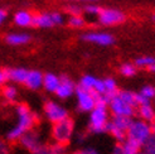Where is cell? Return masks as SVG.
I'll return each mask as SVG.
<instances>
[{"mask_svg": "<svg viewBox=\"0 0 155 154\" xmlns=\"http://www.w3.org/2000/svg\"><path fill=\"white\" fill-rule=\"evenodd\" d=\"M39 116L24 102L15 105V122L6 133L5 139L9 143H18V140L29 130L37 128Z\"/></svg>", "mask_w": 155, "mask_h": 154, "instance_id": "obj_1", "label": "cell"}, {"mask_svg": "<svg viewBox=\"0 0 155 154\" xmlns=\"http://www.w3.org/2000/svg\"><path fill=\"white\" fill-rule=\"evenodd\" d=\"M28 71L29 70H27L24 67H9L4 70L6 81L14 85H24Z\"/></svg>", "mask_w": 155, "mask_h": 154, "instance_id": "obj_15", "label": "cell"}, {"mask_svg": "<svg viewBox=\"0 0 155 154\" xmlns=\"http://www.w3.org/2000/svg\"><path fill=\"white\" fill-rule=\"evenodd\" d=\"M121 144V147L124 149V152H125L126 154H137L139 152H141V145H139L137 143L130 140V139H125Z\"/></svg>", "mask_w": 155, "mask_h": 154, "instance_id": "obj_24", "label": "cell"}, {"mask_svg": "<svg viewBox=\"0 0 155 154\" xmlns=\"http://www.w3.org/2000/svg\"><path fill=\"white\" fill-rule=\"evenodd\" d=\"M64 12L69 15H83V8H81L77 3H69L64 6Z\"/></svg>", "mask_w": 155, "mask_h": 154, "instance_id": "obj_27", "label": "cell"}, {"mask_svg": "<svg viewBox=\"0 0 155 154\" xmlns=\"http://www.w3.org/2000/svg\"><path fill=\"white\" fill-rule=\"evenodd\" d=\"M151 128H153V133H155V119L151 121Z\"/></svg>", "mask_w": 155, "mask_h": 154, "instance_id": "obj_39", "label": "cell"}, {"mask_svg": "<svg viewBox=\"0 0 155 154\" xmlns=\"http://www.w3.org/2000/svg\"><path fill=\"white\" fill-rule=\"evenodd\" d=\"M61 82V76L56 75V73H52V72H48V73H44L43 76V90L48 94H54L58 87V85Z\"/></svg>", "mask_w": 155, "mask_h": 154, "instance_id": "obj_20", "label": "cell"}, {"mask_svg": "<svg viewBox=\"0 0 155 154\" xmlns=\"http://www.w3.org/2000/svg\"><path fill=\"white\" fill-rule=\"evenodd\" d=\"M88 121H87V132L88 134H102L106 133L108 122L111 119V114L107 105L98 104L95 109L88 112Z\"/></svg>", "mask_w": 155, "mask_h": 154, "instance_id": "obj_3", "label": "cell"}, {"mask_svg": "<svg viewBox=\"0 0 155 154\" xmlns=\"http://www.w3.org/2000/svg\"><path fill=\"white\" fill-rule=\"evenodd\" d=\"M81 39L87 43L101 45V47H110V45L115 43V37L111 33L102 32V30H88V32H84L81 35Z\"/></svg>", "mask_w": 155, "mask_h": 154, "instance_id": "obj_11", "label": "cell"}, {"mask_svg": "<svg viewBox=\"0 0 155 154\" xmlns=\"http://www.w3.org/2000/svg\"><path fill=\"white\" fill-rule=\"evenodd\" d=\"M43 116L51 124H56L69 118L68 109L56 100H45L43 104Z\"/></svg>", "mask_w": 155, "mask_h": 154, "instance_id": "obj_6", "label": "cell"}, {"mask_svg": "<svg viewBox=\"0 0 155 154\" xmlns=\"http://www.w3.org/2000/svg\"><path fill=\"white\" fill-rule=\"evenodd\" d=\"M0 154H10V143L0 136Z\"/></svg>", "mask_w": 155, "mask_h": 154, "instance_id": "obj_31", "label": "cell"}, {"mask_svg": "<svg viewBox=\"0 0 155 154\" xmlns=\"http://www.w3.org/2000/svg\"><path fill=\"white\" fill-rule=\"evenodd\" d=\"M100 10H101V6H98L96 4H86L83 6V14H87L90 17H97Z\"/></svg>", "mask_w": 155, "mask_h": 154, "instance_id": "obj_29", "label": "cell"}, {"mask_svg": "<svg viewBox=\"0 0 155 154\" xmlns=\"http://www.w3.org/2000/svg\"><path fill=\"white\" fill-rule=\"evenodd\" d=\"M153 102H154V104H153V105H154V107H155V100H154V101H153Z\"/></svg>", "mask_w": 155, "mask_h": 154, "instance_id": "obj_43", "label": "cell"}, {"mask_svg": "<svg viewBox=\"0 0 155 154\" xmlns=\"http://www.w3.org/2000/svg\"><path fill=\"white\" fill-rule=\"evenodd\" d=\"M66 18L64 14L61 12H43V13H38L34 14V22H33V27L35 28H41V29H49L64 24Z\"/></svg>", "mask_w": 155, "mask_h": 154, "instance_id": "obj_7", "label": "cell"}, {"mask_svg": "<svg viewBox=\"0 0 155 154\" xmlns=\"http://www.w3.org/2000/svg\"><path fill=\"white\" fill-rule=\"evenodd\" d=\"M76 101H77V110L81 112H90L92 109L100 104V95L92 91L84 90L77 86L76 89Z\"/></svg>", "mask_w": 155, "mask_h": 154, "instance_id": "obj_8", "label": "cell"}, {"mask_svg": "<svg viewBox=\"0 0 155 154\" xmlns=\"http://www.w3.org/2000/svg\"><path fill=\"white\" fill-rule=\"evenodd\" d=\"M151 134H153L151 122L144 121L139 118H133L130 121L129 128H127L126 139L133 140L143 147L145 142L151 136Z\"/></svg>", "mask_w": 155, "mask_h": 154, "instance_id": "obj_5", "label": "cell"}, {"mask_svg": "<svg viewBox=\"0 0 155 154\" xmlns=\"http://www.w3.org/2000/svg\"><path fill=\"white\" fill-rule=\"evenodd\" d=\"M67 2H71V3H72V0H67Z\"/></svg>", "mask_w": 155, "mask_h": 154, "instance_id": "obj_44", "label": "cell"}, {"mask_svg": "<svg viewBox=\"0 0 155 154\" xmlns=\"http://www.w3.org/2000/svg\"><path fill=\"white\" fill-rule=\"evenodd\" d=\"M149 71H151V72H154V73H155V65H154V66H153V67L150 68V70H149Z\"/></svg>", "mask_w": 155, "mask_h": 154, "instance_id": "obj_40", "label": "cell"}, {"mask_svg": "<svg viewBox=\"0 0 155 154\" xmlns=\"http://www.w3.org/2000/svg\"><path fill=\"white\" fill-rule=\"evenodd\" d=\"M72 154H100L95 148H82V149H77Z\"/></svg>", "mask_w": 155, "mask_h": 154, "instance_id": "obj_33", "label": "cell"}, {"mask_svg": "<svg viewBox=\"0 0 155 154\" xmlns=\"http://www.w3.org/2000/svg\"><path fill=\"white\" fill-rule=\"evenodd\" d=\"M18 143L23 149H25L29 153H33L35 149H38L43 144V139H42L41 133L37 129H33V130L27 132L18 140Z\"/></svg>", "mask_w": 155, "mask_h": 154, "instance_id": "obj_12", "label": "cell"}, {"mask_svg": "<svg viewBox=\"0 0 155 154\" xmlns=\"http://www.w3.org/2000/svg\"><path fill=\"white\" fill-rule=\"evenodd\" d=\"M76 89H77V83L71 77H68L67 75H63V76H61V82L58 85L56 92H54V95L59 100H68L72 96H74Z\"/></svg>", "mask_w": 155, "mask_h": 154, "instance_id": "obj_13", "label": "cell"}, {"mask_svg": "<svg viewBox=\"0 0 155 154\" xmlns=\"http://www.w3.org/2000/svg\"><path fill=\"white\" fill-rule=\"evenodd\" d=\"M5 43L13 45V47H20V45H25L32 41V35L25 32H12L5 35Z\"/></svg>", "mask_w": 155, "mask_h": 154, "instance_id": "obj_18", "label": "cell"}, {"mask_svg": "<svg viewBox=\"0 0 155 154\" xmlns=\"http://www.w3.org/2000/svg\"><path fill=\"white\" fill-rule=\"evenodd\" d=\"M87 134H88V132H80V133H77V134H74V136L77 138V142L78 143H82L84 139L87 138Z\"/></svg>", "mask_w": 155, "mask_h": 154, "instance_id": "obj_35", "label": "cell"}, {"mask_svg": "<svg viewBox=\"0 0 155 154\" xmlns=\"http://www.w3.org/2000/svg\"><path fill=\"white\" fill-rule=\"evenodd\" d=\"M151 18H153V20H154V22H155V13H154V14H153V17H151Z\"/></svg>", "mask_w": 155, "mask_h": 154, "instance_id": "obj_41", "label": "cell"}, {"mask_svg": "<svg viewBox=\"0 0 155 154\" xmlns=\"http://www.w3.org/2000/svg\"><path fill=\"white\" fill-rule=\"evenodd\" d=\"M136 118L141 119L144 121H148L151 122L155 119V107L153 105V102L150 104H143V105H139L136 107Z\"/></svg>", "mask_w": 155, "mask_h": 154, "instance_id": "obj_21", "label": "cell"}, {"mask_svg": "<svg viewBox=\"0 0 155 154\" xmlns=\"http://www.w3.org/2000/svg\"><path fill=\"white\" fill-rule=\"evenodd\" d=\"M6 82V79H5V72L4 70H0V89H2V86Z\"/></svg>", "mask_w": 155, "mask_h": 154, "instance_id": "obj_38", "label": "cell"}, {"mask_svg": "<svg viewBox=\"0 0 155 154\" xmlns=\"http://www.w3.org/2000/svg\"><path fill=\"white\" fill-rule=\"evenodd\" d=\"M30 154H54L53 149H52V144H45L43 143L38 149H35L33 153Z\"/></svg>", "mask_w": 155, "mask_h": 154, "instance_id": "obj_30", "label": "cell"}, {"mask_svg": "<svg viewBox=\"0 0 155 154\" xmlns=\"http://www.w3.org/2000/svg\"><path fill=\"white\" fill-rule=\"evenodd\" d=\"M77 86L84 90L92 91L100 96L104 95V80L98 79V77L94 75H83L80 79L78 83H77Z\"/></svg>", "mask_w": 155, "mask_h": 154, "instance_id": "obj_14", "label": "cell"}, {"mask_svg": "<svg viewBox=\"0 0 155 154\" xmlns=\"http://www.w3.org/2000/svg\"><path fill=\"white\" fill-rule=\"evenodd\" d=\"M111 116H125L133 119L136 115L137 92L130 90H119L107 102Z\"/></svg>", "mask_w": 155, "mask_h": 154, "instance_id": "obj_2", "label": "cell"}, {"mask_svg": "<svg viewBox=\"0 0 155 154\" xmlns=\"http://www.w3.org/2000/svg\"><path fill=\"white\" fill-rule=\"evenodd\" d=\"M141 150L145 154H155V133H153L151 136L145 142Z\"/></svg>", "mask_w": 155, "mask_h": 154, "instance_id": "obj_28", "label": "cell"}, {"mask_svg": "<svg viewBox=\"0 0 155 154\" xmlns=\"http://www.w3.org/2000/svg\"><path fill=\"white\" fill-rule=\"evenodd\" d=\"M119 71L121 73V76L124 77H134L137 72V68L136 66L134 65V62L131 63V62H125V63H122L119 68Z\"/></svg>", "mask_w": 155, "mask_h": 154, "instance_id": "obj_26", "label": "cell"}, {"mask_svg": "<svg viewBox=\"0 0 155 154\" xmlns=\"http://www.w3.org/2000/svg\"><path fill=\"white\" fill-rule=\"evenodd\" d=\"M8 18V13L5 9H3V8H0V25L4 24V22Z\"/></svg>", "mask_w": 155, "mask_h": 154, "instance_id": "obj_36", "label": "cell"}, {"mask_svg": "<svg viewBox=\"0 0 155 154\" xmlns=\"http://www.w3.org/2000/svg\"><path fill=\"white\" fill-rule=\"evenodd\" d=\"M130 121H131L130 118L111 116L106 133L110 134L116 140V143H122L126 139V133H127V128L130 125Z\"/></svg>", "mask_w": 155, "mask_h": 154, "instance_id": "obj_9", "label": "cell"}, {"mask_svg": "<svg viewBox=\"0 0 155 154\" xmlns=\"http://www.w3.org/2000/svg\"><path fill=\"white\" fill-rule=\"evenodd\" d=\"M66 22H67V25L73 29H82L86 27V23H87L83 15H69L66 19Z\"/></svg>", "mask_w": 155, "mask_h": 154, "instance_id": "obj_23", "label": "cell"}, {"mask_svg": "<svg viewBox=\"0 0 155 154\" xmlns=\"http://www.w3.org/2000/svg\"><path fill=\"white\" fill-rule=\"evenodd\" d=\"M76 134V124L74 120L69 116L56 124H52L51 138L53 143H58L62 145H67L71 143Z\"/></svg>", "mask_w": 155, "mask_h": 154, "instance_id": "obj_4", "label": "cell"}, {"mask_svg": "<svg viewBox=\"0 0 155 154\" xmlns=\"http://www.w3.org/2000/svg\"><path fill=\"white\" fill-rule=\"evenodd\" d=\"M139 95L143 99H145L146 101L153 102L155 100V86L153 85H144V86L139 91Z\"/></svg>", "mask_w": 155, "mask_h": 154, "instance_id": "obj_25", "label": "cell"}, {"mask_svg": "<svg viewBox=\"0 0 155 154\" xmlns=\"http://www.w3.org/2000/svg\"><path fill=\"white\" fill-rule=\"evenodd\" d=\"M111 154H126V153L124 152V149H122V147H121V144H120V143H116V145L114 147Z\"/></svg>", "mask_w": 155, "mask_h": 154, "instance_id": "obj_34", "label": "cell"}, {"mask_svg": "<svg viewBox=\"0 0 155 154\" xmlns=\"http://www.w3.org/2000/svg\"><path fill=\"white\" fill-rule=\"evenodd\" d=\"M137 154H145V153H144V152H143V150H141V152H139V153H137Z\"/></svg>", "mask_w": 155, "mask_h": 154, "instance_id": "obj_42", "label": "cell"}, {"mask_svg": "<svg viewBox=\"0 0 155 154\" xmlns=\"http://www.w3.org/2000/svg\"><path fill=\"white\" fill-rule=\"evenodd\" d=\"M52 149L54 154H67V145H62L58 143H52Z\"/></svg>", "mask_w": 155, "mask_h": 154, "instance_id": "obj_32", "label": "cell"}, {"mask_svg": "<svg viewBox=\"0 0 155 154\" xmlns=\"http://www.w3.org/2000/svg\"><path fill=\"white\" fill-rule=\"evenodd\" d=\"M43 76L44 73H42L38 70H29L27 79L24 81V86L30 90V91H39L43 87Z\"/></svg>", "mask_w": 155, "mask_h": 154, "instance_id": "obj_17", "label": "cell"}, {"mask_svg": "<svg viewBox=\"0 0 155 154\" xmlns=\"http://www.w3.org/2000/svg\"><path fill=\"white\" fill-rule=\"evenodd\" d=\"M96 19L98 24L104 27H115L122 24L126 20V14L116 8H101Z\"/></svg>", "mask_w": 155, "mask_h": 154, "instance_id": "obj_10", "label": "cell"}, {"mask_svg": "<svg viewBox=\"0 0 155 154\" xmlns=\"http://www.w3.org/2000/svg\"><path fill=\"white\" fill-rule=\"evenodd\" d=\"M0 95H2L3 100L8 104H14L18 101V97H19V90L18 87L15 86L14 83H4L2 89H0Z\"/></svg>", "mask_w": 155, "mask_h": 154, "instance_id": "obj_19", "label": "cell"}, {"mask_svg": "<svg viewBox=\"0 0 155 154\" xmlns=\"http://www.w3.org/2000/svg\"><path fill=\"white\" fill-rule=\"evenodd\" d=\"M98 0H72V3H83V4H96Z\"/></svg>", "mask_w": 155, "mask_h": 154, "instance_id": "obj_37", "label": "cell"}, {"mask_svg": "<svg viewBox=\"0 0 155 154\" xmlns=\"http://www.w3.org/2000/svg\"><path fill=\"white\" fill-rule=\"evenodd\" d=\"M134 65L136 68H141V70H150V68L155 65V57L153 56H140L134 61Z\"/></svg>", "mask_w": 155, "mask_h": 154, "instance_id": "obj_22", "label": "cell"}, {"mask_svg": "<svg viewBox=\"0 0 155 154\" xmlns=\"http://www.w3.org/2000/svg\"><path fill=\"white\" fill-rule=\"evenodd\" d=\"M33 22H34V14L30 10L20 9L15 12L13 15V23L18 28H30L33 27Z\"/></svg>", "mask_w": 155, "mask_h": 154, "instance_id": "obj_16", "label": "cell"}]
</instances>
